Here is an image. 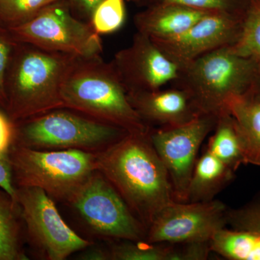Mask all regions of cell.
<instances>
[{
    "label": "cell",
    "mask_w": 260,
    "mask_h": 260,
    "mask_svg": "<svg viewBox=\"0 0 260 260\" xmlns=\"http://www.w3.org/2000/svg\"><path fill=\"white\" fill-rule=\"evenodd\" d=\"M149 133H128L95 153L98 172L114 186L147 229L155 215L174 200L167 169Z\"/></svg>",
    "instance_id": "6da1fadb"
},
{
    "label": "cell",
    "mask_w": 260,
    "mask_h": 260,
    "mask_svg": "<svg viewBox=\"0 0 260 260\" xmlns=\"http://www.w3.org/2000/svg\"><path fill=\"white\" fill-rule=\"evenodd\" d=\"M78 59L17 42L5 81L10 120L14 124L64 108L61 86Z\"/></svg>",
    "instance_id": "7a4b0ae2"
},
{
    "label": "cell",
    "mask_w": 260,
    "mask_h": 260,
    "mask_svg": "<svg viewBox=\"0 0 260 260\" xmlns=\"http://www.w3.org/2000/svg\"><path fill=\"white\" fill-rule=\"evenodd\" d=\"M61 96L64 108L96 120L129 133L150 131L130 104L112 63L102 56L78 58L62 84Z\"/></svg>",
    "instance_id": "3957f363"
},
{
    "label": "cell",
    "mask_w": 260,
    "mask_h": 260,
    "mask_svg": "<svg viewBox=\"0 0 260 260\" xmlns=\"http://www.w3.org/2000/svg\"><path fill=\"white\" fill-rule=\"evenodd\" d=\"M259 77L257 65L229 46L184 65L173 83L187 92L202 114L218 116L231 99L249 93Z\"/></svg>",
    "instance_id": "277c9868"
},
{
    "label": "cell",
    "mask_w": 260,
    "mask_h": 260,
    "mask_svg": "<svg viewBox=\"0 0 260 260\" xmlns=\"http://www.w3.org/2000/svg\"><path fill=\"white\" fill-rule=\"evenodd\" d=\"M128 133L76 111L60 108L14 123L12 144L40 150L96 153Z\"/></svg>",
    "instance_id": "5b68a950"
},
{
    "label": "cell",
    "mask_w": 260,
    "mask_h": 260,
    "mask_svg": "<svg viewBox=\"0 0 260 260\" xmlns=\"http://www.w3.org/2000/svg\"><path fill=\"white\" fill-rule=\"evenodd\" d=\"M16 187L43 189L68 204L96 169L95 153L79 150H40L12 144L8 151Z\"/></svg>",
    "instance_id": "8992f818"
},
{
    "label": "cell",
    "mask_w": 260,
    "mask_h": 260,
    "mask_svg": "<svg viewBox=\"0 0 260 260\" xmlns=\"http://www.w3.org/2000/svg\"><path fill=\"white\" fill-rule=\"evenodd\" d=\"M8 29L16 42L78 58L102 56L104 48L91 24L77 18L66 0L56 2L26 23Z\"/></svg>",
    "instance_id": "52a82bcc"
},
{
    "label": "cell",
    "mask_w": 260,
    "mask_h": 260,
    "mask_svg": "<svg viewBox=\"0 0 260 260\" xmlns=\"http://www.w3.org/2000/svg\"><path fill=\"white\" fill-rule=\"evenodd\" d=\"M68 205L98 238L110 242L146 239V226L114 186L98 171L84 183Z\"/></svg>",
    "instance_id": "ba28073f"
},
{
    "label": "cell",
    "mask_w": 260,
    "mask_h": 260,
    "mask_svg": "<svg viewBox=\"0 0 260 260\" xmlns=\"http://www.w3.org/2000/svg\"><path fill=\"white\" fill-rule=\"evenodd\" d=\"M16 188L25 239L44 259L64 260L94 244L80 237L65 223L54 200L43 189L31 186Z\"/></svg>",
    "instance_id": "9c48e42d"
},
{
    "label": "cell",
    "mask_w": 260,
    "mask_h": 260,
    "mask_svg": "<svg viewBox=\"0 0 260 260\" xmlns=\"http://www.w3.org/2000/svg\"><path fill=\"white\" fill-rule=\"evenodd\" d=\"M217 119L218 116L202 114L183 125L150 129V142L167 169L175 201L186 203L198 152Z\"/></svg>",
    "instance_id": "30bf717a"
},
{
    "label": "cell",
    "mask_w": 260,
    "mask_h": 260,
    "mask_svg": "<svg viewBox=\"0 0 260 260\" xmlns=\"http://www.w3.org/2000/svg\"><path fill=\"white\" fill-rule=\"evenodd\" d=\"M226 205L213 200L199 203L174 200L152 220L145 240L179 244L210 242L220 229L226 226Z\"/></svg>",
    "instance_id": "8fae6325"
},
{
    "label": "cell",
    "mask_w": 260,
    "mask_h": 260,
    "mask_svg": "<svg viewBox=\"0 0 260 260\" xmlns=\"http://www.w3.org/2000/svg\"><path fill=\"white\" fill-rule=\"evenodd\" d=\"M111 63L127 93L162 88L178 79L182 68L150 37L138 31L127 47L114 54Z\"/></svg>",
    "instance_id": "7c38bea8"
},
{
    "label": "cell",
    "mask_w": 260,
    "mask_h": 260,
    "mask_svg": "<svg viewBox=\"0 0 260 260\" xmlns=\"http://www.w3.org/2000/svg\"><path fill=\"white\" fill-rule=\"evenodd\" d=\"M243 20L234 15L210 12L180 34L150 39L169 59L183 67L210 51L233 45L240 34Z\"/></svg>",
    "instance_id": "4fadbf2b"
},
{
    "label": "cell",
    "mask_w": 260,
    "mask_h": 260,
    "mask_svg": "<svg viewBox=\"0 0 260 260\" xmlns=\"http://www.w3.org/2000/svg\"><path fill=\"white\" fill-rule=\"evenodd\" d=\"M127 95L140 119L150 128L181 126L202 115L187 92L175 85Z\"/></svg>",
    "instance_id": "5bb4252c"
},
{
    "label": "cell",
    "mask_w": 260,
    "mask_h": 260,
    "mask_svg": "<svg viewBox=\"0 0 260 260\" xmlns=\"http://www.w3.org/2000/svg\"><path fill=\"white\" fill-rule=\"evenodd\" d=\"M210 11L177 4L148 7L135 15L137 31L153 39L177 36L192 26Z\"/></svg>",
    "instance_id": "9a60e30c"
},
{
    "label": "cell",
    "mask_w": 260,
    "mask_h": 260,
    "mask_svg": "<svg viewBox=\"0 0 260 260\" xmlns=\"http://www.w3.org/2000/svg\"><path fill=\"white\" fill-rule=\"evenodd\" d=\"M226 109L235 121L245 165L260 167V102L248 93L231 99Z\"/></svg>",
    "instance_id": "2e32d148"
},
{
    "label": "cell",
    "mask_w": 260,
    "mask_h": 260,
    "mask_svg": "<svg viewBox=\"0 0 260 260\" xmlns=\"http://www.w3.org/2000/svg\"><path fill=\"white\" fill-rule=\"evenodd\" d=\"M234 177L235 172L205 149L195 164L188 186L186 202L199 203L215 200Z\"/></svg>",
    "instance_id": "e0dca14e"
},
{
    "label": "cell",
    "mask_w": 260,
    "mask_h": 260,
    "mask_svg": "<svg viewBox=\"0 0 260 260\" xmlns=\"http://www.w3.org/2000/svg\"><path fill=\"white\" fill-rule=\"evenodd\" d=\"M21 210L18 201L0 187V260H28Z\"/></svg>",
    "instance_id": "ac0fdd59"
},
{
    "label": "cell",
    "mask_w": 260,
    "mask_h": 260,
    "mask_svg": "<svg viewBox=\"0 0 260 260\" xmlns=\"http://www.w3.org/2000/svg\"><path fill=\"white\" fill-rule=\"evenodd\" d=\"M206 149L234 172L245 165L237 126L228 110L219 114Z\"/></svg>",
    "instance_id": "d6986e66"
},
{
    "label": "cell",
    "mask_w": 260,
    "mask_h": 260,
    "mask_svg": "<svg viewBox=\"0 0 260 260\" xmlns=\"http://www.w3.org/2000/svg\"><path fill=\"white\" fill-rule=\"evenodd\" d=\"M210 250L231 260H260V234L224 227L210 241Z\"/></svg>",
    "instance_id": "ffe728a7"
},
{
    "label": "cell",
    "mask_w": 260,
    "mask_h": 260,
    "mask_svg": "<svg viewBox=\"0 0 260 260\" xmlns=\"http://www.w3.org/2000/svg\"><path fill=\"white\" fill-rule=\"evenodd\" d=\"M108 247L110 260H184L182 246L169 243L113 241Z\"/></svg>",
    "instance_id": "44dd1931"
},
{
    "label": "cell",
    "mask_w": 260,
    "mask_h": 260,
    "mask_svg": "<svg viewBox=\"0 0 260 260\" xmlns=\"http://www.w3.org/2000/svg\"><path fill=\"white\" fill-rule=\"evenodd\" d=\"M238 55L254 61L260 71V3L251 0L237 40L231 46Z\"/></svg>",
    "instance_id": "7402d4cb"
},
{
    "label": "cell",
    "mask_w": 260,
    "mask_h": 260,
    "mask_svg": "<svg viewBox=\"0 0 260 260\" xmlns=\"http://www.w3.org/2000/svg\"><path fill=\"white\" fill-rule=\"evenodd\" d=\"M59 1L60 0H0V24L7 28L18 26Z\"/></svg>",
    "instance_id": "603a6c76"
},
{
    "label": "cell",
    "mask_w": 260,
    "mask_h": 260,
    "mask_svg": "<svg viewBox=\"0 0 260 260\" xmlns=\"http://www.w3.org/2000/svg\"><path fill=\"white\" fill-rule=\"evenodd\" d=\"M145 8L162 4H177L205 10L218 12L244 19L251 0H134Z\"/></svg>",
    "instance_id": "cb8c5ba5"
},
{
    "label": "cell",
    "mask_w": 260,
    "mask_h": 260,
    "mask_svg": "<svg viewBox=\"0 0 260 260\" xmlns=\"http://www.w3.org/2000/svg\"><path fill=\"white\" fill-rule=\"evenodd\" d=\"M125 20L124 0H104L94 10L90 24L99 35L119 30Z\"/></svg>",
    "instance_id": "d4e9b609"
},
{
    "label": "cell",
    "mask_w": 260,
    "mask_h": 260,
    "mask_svg": "<svg viewBox=\"0 0 260 260\" xmlns=\"http://www.w3.org/2000/svg\"><path fill=\"white\" fill-rule=\"evenodd\" d=\"M226 219L227 225L232 229L251 231L260 234V194L240 208H228Z\"/></svg>",
    "instance_id": "484cf974"
},
{
    "label": "cell",
    "mask_w": 260,
    "mask_h": 260,
    "mask_svg": "<svg viewBox=\"0 0 260 260\" xmlns=\"http://www.w3.org/2000/svg\"><path fill=\"white\" fill-rule=\"evenodd\" d=\"M16 44L9 29L0 24V108L4 111L7 105L5 76Z\"/></svg>",
    "instance_id": "4316f807"
},
{
    "label": "cell",
    "mask_w": 260,
    "mask_h": 260,
    "mask_svg": "<svg viewBox=\"0 0 260 260\" xmlns=\"http://www.w3.org/2000/svg\"><path fill=\"white\" fill-rule=\"evenodd\" d=\"M0 187L17 201V188L13 180V170L8 152L0 154Z\"/></svg>",
    "instance_id": "83f0119b"
},
{
    "label": "cell",
    "mask_w": 260,
    "mask_h": 260,
    "mask_svg": "<svg viewBox=\"0 0 260 260\" xmlns=\"http://www.w3.org/2000/svg\"><path fill=\"white\" fill-rule=\"evenodd\" d=\"M73 14L87 23H90L94 10L104 0H66Z\"/></svg>",
    "instance_id": "f1b7e54d"
},
{
    "label": "cell",
    "mask_w": 260,
    "mask_h": 260,
    "mask_svg": "<svg viewBox=\"0 0 260 260\" xmlns=\"http://www.w3.org/2000/svg\"><path fill=\"white\" fill-rule=\"evenodd\" d=\"M13 124L9 118L0 112V154L8 153L13 143Z\"/></svg>",
    "instance_id": "f546056e"
},
{
    "label": "cell",
    "mask_w": 260,
    "mask_h": 260,
    "mask_svg": "<svg viewBox=\"0 0 260 260\" xmlns=\"http://www.w3.org/2000/svg\"><path fill=\"white\" fill-rule=\"evenodd\" d=\"M78 259L80 260H110L109 247L104 246L93 245L85 248L80 251L78 255Z\"/></svg>",
    "instance_id": "4dcf8cb0"
},
{
    "label": "cell",
    "mask_w": 260,
    "mask_h": 260,
    "mask_svg": "<svg viewBox=\"0 0 260 260\" xmlns=\"http://www.w3.org/2000/svg\"><path fill=\"white\" fill-rule=\"evenodd\" d=\"M249 93L251 94L254 99L260 102V77L259 80L256 82V83Z\"/></svg>",
    "instance_id": "1f68e13d"
},
{
    "label": "cell",
    "mask_w": 260,
    "mask_h": 260,
    "mask_svg": "<svg viewBox=\"0 0 260 260\" xmlns=\"http://www.w3.org/2000/svg\"><path fill=\"white\" fill-rule=\"evenodd\" d=\"M256 1H257L258 3H260V0H256Z\"/></svg>",
    "instance_id": "d6a6232c"
}]
</instances>
